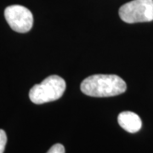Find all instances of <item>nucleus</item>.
Here are the masks:
<instances>
[{"label":"nucleus","mask_w":153,"mask_h":153,"mask_svg":"<svg viewBox=\"0 0 153 153\" xmlns=\"http://www.w3.org/2000/svg\"><path fill=\"white\" fill-rule=\"evenodd\" d=\"M126 82L117 75L96 74L86 77L81 83V91L92 97H110L124 93Z\"/></svg>","instance_id":"f257e3e1"},{"label":"nucleus","mask_w":153,"mask_h":153,"mask_svg":"<svg viewBox=\"0 0 153 153\" xmlns=\"http://www.w3.org/2000/svg\"><path fill=\"white\" fill-rule=\"evenodd\" d=\"M66 87V82L62 77L51 75L31 88L29 98L32 102L37 105L55 101L63 95Z\"/></svg>","instance_id":"f03ea898"},{"label":"nucleus","mask_w":153,"mask_h":153,"mask_svg":"<svg viewBox=\"0 0 153 153\" xmlns=\"http://www.w3.org/2000/svg\"><path fill=\"white\" fill-rule=\"evenodd\" d=\"M119 16L126 23L153 21V0H133L119 9Z\"/></svg>","instance_id":"7ed1b4c3"},{"label":"nucleus","mask_w":153,"mask_h":153,"mask_svg":"<svg viewBox=\"0 0 153 153\" xmlns=\"http://www.w3.org/2000/svg\"><path fill=\"white\" fill-rule=\"evenodd\" d=\"M4 17L11 29L17 33H27L33 27V14L24 6H8L4 10Z\"/></svg>","instance_id":"20e7f679"},{"label":"nucleus","mask_w":153,"mask_h":153,"mask_svg":"<svg viewBox=\"0 0 153 153\" xmlns=\"http://www.w3.org/2000/svg\"><path fill=\"white\" fill-rule=\"evenodd\" d=\"M117 122L119 125L128 133H136L142 127L140 117L133 111H123L118 115Z\"/></svg>","instance_id":"39448f33"},{"label":"nucleus","mask_w":153,"mask_h":153,"mask_svg":"<svg viewBox=\"0 0 153 153\" xmlns=\"http://www.w3.org/2000/svg\"><path fill=\"white\" fill-rule=\"evenodd\" d=\"M7 143V135L3 129H0V153H4Z\"/></svg>","instance_id":"423d86ee"},{"label":"nucleus","mask_w":153,"mask_h":153,"mask_svg":"<svg viewBox=\"0 0 153 153\" xmlns=\"http://www.w3.org/2000/svg\"><path fill=\"white\" fill-rule=\"evenodd\" d=\"M47 153H65V148L61 144H55L49 149Z\"/></svg>","instance_id":"0eeeda50"}]
</instances>
